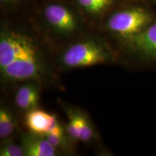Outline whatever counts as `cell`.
<instances>
[{
  "instance_id": "obj_1",
  "label": "cell",
  "mask_w": 156,
  "mask_h": 156,
  "mask_svg": "<svg viewBox=\"0 0 156 156\" xmlns=\"http://www.w3.org/2000/svg\"><path fill=\"white\" fill-rule=\"evenodd\" d=\"M155 20L145 7L132 6L113 14L107 25L109 30L126 41L140 34Z\"/></svg>"
},
{
  "instance_id": "obj_2",
  "label": "cell",
  "mask_w": 156,
  "mask_h": 156,
  "mask_svg": "<svg viewBox=\"0 0 156 156\" xmlns=\"http://www.w3.org/2000/svg\"><path fill=\"white\" fill-rule=\"evenodd\" d=\"M38 54L31 40L15 32L4 33L0 38V69L19 58Z\"/></svg>"
},
{
  "instance_id": "obj_3",
  "label": "cell",
  "mask_w": 156,
  "mask_h": 156,
  "mask_svg": "<svg viewBox=\"0 0 156 156\" xmlns=\"http://www.w3.org/2000/svg\"><path fill=\"white\" fill-rule=\"evenodd\" d=\"M107 53L101 46L93 42L78 43L64 52L63 62L69 67H86L103 63Z\"/></svg>"
},
{
  "instance_id": "obj_4",
  "label": "cell",
  "mask_w": 156,
  "mask_h": 156,
  "mask_svg": "<svg viewBox=\"0 0 156 156\" xmlns=\"http://www.w3.org/2000/svg\"><path fill=\"white\" fill-rule=\"evenodd\" d=\"M125 41L129 49L140 57L156 62V20L140 34Z\"/></svg>"
},
{
  "instance_id": "obj_5",
  "label": "cell",
  "mask_w": 156,
  "mask_h": 156,
  "mask_svg": "<svg viewBox=\"0 0 156 156\" xmlns=\"http://www.w3.org/2000/svg\"><path fill=\"white\" fill-rule=\"evenodd\" d=\"M44 16L49 24L56 30L70 33L76 28V20L73 13L60 5H50L44 10Z\"/></svg>"
},
{
  "instance_id": "obj_6",
  "label": "cell",
  "mask_w": 156,
  "mask_h": 156,
  "mask_svg": "<svg viewBox=\"0 0 156 156\" xmlns=\"http://www.w3.org/2000/svg\"><path fill=\"white\" fill-rule=\"evenodd\" d=\"M25 123L34 133L45 135L58 125L56 117L41 110H31L25 116Z\"/></svg>"
},
{
  "instance_id": "obj_7",
  "label": "cell",
  "mask_w": 156,
  "mask_h": 156,
  "mask_svg": "<svg viewBox=\"0 0 156 156\" xmlns=\"http://www.w3.org/2000/svg\"><path fill=\"white\" fill-rule=\"evenodd\" d=\"M25 155L28 156H54V147L47 140L42 138H29L24 143Z\"/></svg>"
},
{
  "instance_id": "obj_8",
  "label": "cell",
  "mask_w": 156,
  "mask_h": 156,
  "mask_svg": "<svg viewBox=\"0 0 156 156\" xmlns=\"http://www.w3.org/2000/svg\"><path fill=\"white\" fill-rule=\"evenodd\" d=\"M38 92L36 86L25 85L20 87L15 95V103L20 108L30 109L37 106Z\"/></svg>"
},
{
  "instance_id": "obj_9",
  "label": "cell",
  "mask_w": 156,
  "mask_h": 156,
  "mask_svg": "<svg viewBox=\"0 0 156 156\" xmlns=\"http://www.w3.org/2000/svg\"><path fill=\"white\" fill-rule=\"evenodd\" d=\"M79 5L87 12L98 14L110 7L113 0H77Z\"/></svg>"
},
{
  "instance_id": "obj_10",
  "label": "cell",
  "mask_w": 156,
  "mask_h": 156,
  "mask_svg": "<svg viewBox=\"0 0 156 156\" xmlns=\"http://www.w3.org/2000/svg\"><path fill=\"white\" fill-rule=\"evenodd\" d=\"M14 130V122L11 114L5 108L0 110V137H8Z\"/></svg>"
},
{
  "instance_id": "obj_11",
  "label": "cell",
  "mask_w": 156,
  "mask_h": 156,
  "mask_svg": "<svg viewBox=\"0 0 156 156\" xmlns=\"http://www.w3.org/2000/svg\"><path fill=\"white\" fill-rule=\"evenodd\" d=\"M82 116L80 115H72L69 122L68 123L67 131L69 135L73 138H79L80 130Z\"/></svg>"
},
{
  "instance_id": "obj_12",
  "label": "cell",
  "mask_w": 156,
  "mask_h": 156,
  "mask_svg": "<svg viewBox=\"0 0 156 156\" xmlns=\"http://www.w3.org/2000/svg\"><path fill=\"white\" fill-rule=\"evenodd\" d=\"M25 155L24 148L17 144L9 143L1 148V156H23Z\"/></svg>"
},
{
  "instance_id": "obj_13",
  "label": "cell",
  "mask_w": 156,
  "mask_h": 156,
  "mask_svg": "<svg viewBox=\"0 0 156 156\" xmlns=\"http://www.w3.org/2000/svg\"><path fill=\"white\" fill-rule=\"evenodd\" d=\"M93 136V129L84 117L81 118L80 130L79 138L81 141L87 142L92 138Z\"/></svg>"
},
{
  "instance_id": "obj_14",
  "label": "cell",
  "mask_w": 156,
  "mask_h": 156,
  "mask_svg": "<svg viewBox=\"0 0 156 156\" xmlns=\"http://www.w3.org/2000/svg\"><path fill=\"white\" fill-rule=\"evenodd\" d=\"M46 136V139L54 146V147H57L62 143V135H57L51 133L46 134L44 135Z\"/></svg>"
},
{
  "instance_id": "obj_15",
  "label": "cell",
  "mask_w": 156,
  "mask_h": 156,
  "mask_svg": "<svg viewBox=\"0 0 156 156\" xmlns=\"http://www.w3.org/2000/svg\"><path fill=\"white\" fill-rule=\"evenodd\" d=\"M2 2H11V1H14V0H0Z\"/></svg>"
},
{
  "instance_id": "obj_16",
  "label": "cell",
  "mask_w": 156,
  "mask_h": 156,
  "mask_svg": "<svg viewBox=\"0 0 156 156\" xmlns=\"http://www.w3.org/2000/svg\"><path fill=\"white\" fill-rule=\"evenodd\" d=\"M151 1H152V2H153L154 3H156V0H151Z\"/></svg>"
}]
</instances>
